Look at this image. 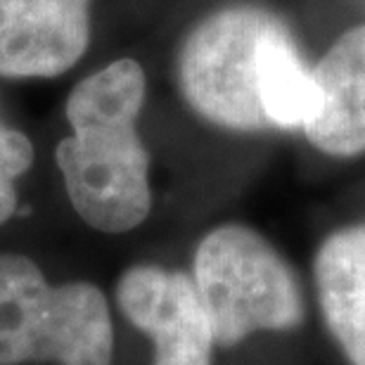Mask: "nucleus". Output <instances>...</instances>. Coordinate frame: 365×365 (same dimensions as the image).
I'll return each instance as SVG.
<instances>
[{
	"instance_id": "obj_6",
	"label": "nucleus",
	"mask_w": 365,
	"mask_h": 365,
	"mask_svg": "<svg viewBox=\"0 0 365 365\" xmlns=\"http://www.w3.org/2000/svg\"><path fill=\"white\" fill-rule=\"evenodd\" d=\"M91 41V0H0V76H60Z\"/></svg>"
},
{
	"instance_id": "obj_3",
	"label": "nucleus",
	"mask_w": 365,
	"mask_h": 365,
	"mask_svg": "<svg viewBox=\"0 0 365 365\" xmlns=\"http://www.w3.org/2000/svg\"><path fill=\"white\" fill-rule=\"evenodd\" d=\"M280 21L264 7H228L200 21L178 55L182 98L197 114L232 130L268 128L259 98V55Z\"/></svg>"
},
{
	"instance_id": "obj_9",
	"label": "nucleus",
	"mask_w": 365,
	"mask_h": 365,
	"mask_svg": "<svg viewBox=\"0 0 365 365\" xmlns=\"http://www.w3.org/2000/svg\"><path fill=\"white\" fill-rule=\"evenodd\" d=\"M259 98L268 126L277 128H304L318 109L313 69L304 64L282 19L261 43Z\"/></svg>"
},
{
	"instance_id": "obj_4",
	"label": "nucleus",
	"mask_w": 365,
	"mask_h": 365,
	"mask_svg": "<svg viewBox=\"0 0 365 365\" xmlns=\"http://www.w3.org/2000/svg\"><path fill=\"white\" fill-rule=\"evenodd\" d=\"M55 159L76 214L100 232H126L150 214V157L135 119L74 121Z\"/></svg>"
},
{
	"instance_id": "obj_7",
	"label": "nucleus",
	"mask_w": 365,
	"mask_h": 365,
	"mask_svg": "<svg viewBox=\"0 0 365 365\" xmlns=\"http://www.w3.org/2000/svg\"><path fill=\"white\" fill-rule=\"evenodd\" d=\"M318 109L302 128L334 157L365 152V24L349 29L313 67Z\"/></svg>"
},
{
	"instance_id": "obj_1",
	"label": "nucleus",
	"mask_w": 365,
	"mask_h": 365,
	"mask_svg": "<svg viewBox=\"0 0 365 365\" xmlns=\"http://www.w3.org/2000/svg\"><path fill=\"white\" fill-rule=\"evenodd\" d=\"M109 304L93 282L53 287L31 259L0 254V365H112Z\"/></svg>"
},
{
	"instance_id": "obj_8",
	"label": "nucleus",
	"mask_w": 365,
	"mask_h": 365,
	"mask_svg": "<svg viewBox=\"0 0 365 365\" xmlns=\"http://www.w3.org/2000/svg\"><path fill=\"white\" fill-rule=\"evenodd\" d=\"M327 327L354 365H365V223L330 235L316 257Z\"/></svg>"
},
{
	"instance_id": "obj_5",
	"label": "nucleus",
	"mask_w": 365,
	"mask_h": 365,
	"mask_svg": "<svg viewBox=\"0 0 365 365\" xmlns=\"http://www.w3.org/2000/svg\"><path fill=\"white\" fill-rule=\"evenodd\" d=\"M121 313L155 339V365H211L214 330L185 273L133 266L116 284Z\"/></svg>"
},
{
	"instance_id": "obj_10",
	"label": "nucleus",
	"mask_w": 365,
	"mask_h": 365,
	"mask_svg": "<svg viewBox=\"0 0 365 365\" xmlns=\"http://www.w3.org/2000/svg\"><path fill=\"white\" fill-rule=\"evenodd\" d=\"M34 162V145L21 130L0 126V225L17 209V180Z\"/></svg>"
},
{
	"instance_id": "obj_2",
	"label": "nucleus",
	"mask_w": 365,
	"mask_h": 365,
	"mask_svg": "<svg viewBox=\"0 0 365 365\" xmlns=\"http://www.w3.org/2000/svg\"><path fill=\"white\" fill-rule=\"evenodd\" d=\"M192 282L216 344L232 346L261 330H292L302 320L294 275L247 225H221L202 240Z\"/></svg>"
}]
</instances>
